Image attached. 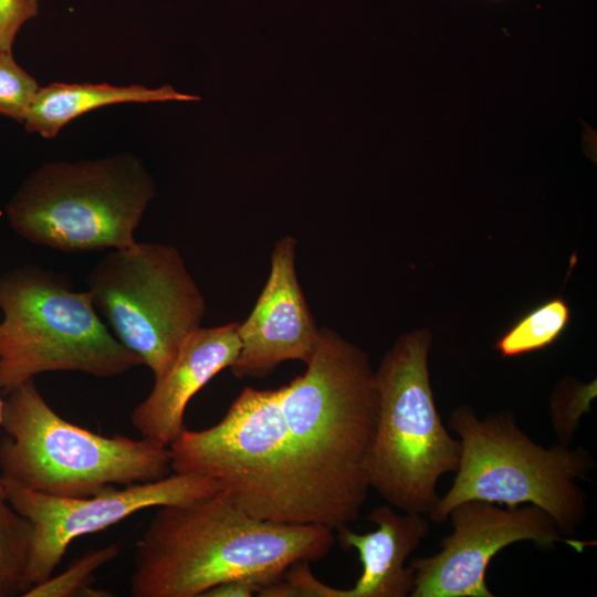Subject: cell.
<instances>
[{
    "label": "cell",
    "instance_id": "6da1fadb",
    "mask_svg": "<svg viewBox=\"0 0 597 597\" xmlns=\"http://www.w3.org/2000/svg\"><path fill=\"white\" fill-rule=\"evenodd\" d=\"M377 405L367 354L321 327L302 375L244 387L219 422L185 429L168 447L171 471L216 480L253 517L337 531L359 517L370 489Z\"/></svg>",
    "mask_w": 597,
    "mask_h": 597
},
{
    "label": "cell",
    "instance_id": "7a4b0ae2",
    "mask_svg": "<svg viewBox=\"0 0 597 597\" xmlns=\"http://www.w3.org/2000/svg\"><path fill=\"white\" fill-rule=\"evenodd\" d=\"M335 541V531L326 526L253 517L219 491L159 506L136 543L129 594L201 597L233 578L281 575L296 562L321 561Z\"/></svg>",
    "mask_w": 597,
    "mask_h": 597
},
{
    "label": "cell",
    "instance_id": "3957f363",
    "mask_svg": "<svg viewBox=\"0 0 597 597\" xmlns=\"http://www.w3.org/2000/svg\"><path fill=\"white\" fill-rule=\"evenodd\" d=\"M0 478L56 498H85L111 486L150 482L171 472L169 448L142 438L106 437L56 413L34 379L6 395Z\"/></svg>",
    "mask_w": 597,
    "mask_h": 597
},
{
    "label": "cell",
    "instance_id": "277c9868",
    "mask_svg": "<svg viewBox=\"0 0 597 597\" xmlns=\"http://www.w3.org/2000/svg\"><path fill=\"white\" fill-rule=\"evenodd\" d=\"M156 193L132 154L38 167L6 206L11 229L36 245L64 253L130 248Z\"/></svg>",
    "mask_w": 597,
    "mask_h": 597
},
{
    "label": "cell",
    "instance_id": "5b68a950",
    "mask_svg": "<svg viewBox=\"0 0 597 597\" xmlns=\"http://www.w3.org/2000/svg\"><path fill=\"white\" fill-rule=\"evenodd\" d=\"M448 425L459 437L461 457L451 488L429 514L432 522L444 523L455 505L470 500L531 504L551 515L565 536L575 534L586 514V495L576 480L595 467L586 449L536 443L511 410L479 418L470 406H459Z\"/></svg>",
    "mask_w": 597,
    "mask_h": 597
},
{
    "label": "cell",
    "instance_id": "8992f818",
    "mask_svg": "<svg viewBox=\"0 0 597 597\" xmlns=\"http://www.w3.org/2000/svg\"><path fill=\"white\" fill-rule=\"evenodd\" d=\"M0 392L48 371L107 378L142 365L102 321L88 290L23 265L0 274Z\"/></svg>",
    "mask_w": 597,
    "mask_h": 597
},
{
    "label": "cell",
    "instance_id": "52a82bcc",
    "mask_svg": "<svg viewBox=\"0 0 597 597\" xmlns=\"http://www.w3.org/2000/svg\"><path fill=\"white\" fill-rule=\"evenodd\" d=\"M432 334H402L374 371L377 419L366 469L370 489L387 504L429 515L439 479L455 472L461 443L437 410L428 366Z\"/></svg>",
    "mask_w": 597,
    "mask_h": 597
},
{
    "label": "cell",
    "instance_id": "ba28073f",
    "mask_svg": "<svg viewBox=\"0 0 597 597\" xmlns=\"http://www.w3.org/2000/svg\"><path fill=\"white\" fill-rule=\"evenodd\" d=\"M87 290L117 341L161 377L200 327L206 298L179 250L137 242L109 250L90 271Z\"/></svg>",
    "mask_w": 597,
    "mask_h": 597
},
{
    "label": "cell",
    "instance_id": "9c48e42d",
    "mask_svg": "<svg viewBox=\"0 0 597 597\" xmlns=\"http://www.w3.org/2000/svg\"><path fill=\"white\" fill-rule=\"evenodd\" d=\"M0 481L9 503L33 528L30 588L53 575L77 537L103 531L148 507L186 504L220 491L219 483L211 478L180 473L119 489L111 486L85 498H56L8 479Z\"/></svg>",
    "mask_w": 597,
    "mask_h": 597
},
{
    "label": "cell",
    "instance_id": "30bf717a",
    "mask_svg": "<svg viewBox=\"0 0 597 597\" xmlns=\"http://www.w3.org/2000/svg\"><path fill=\"white\" fill-rule=\"evenodd\" d=\"M448 520L453 531L442 538L441 549L410 561L415 572L411 597H494L486 570L506 546L530 541L538 548L552 549L564 542L580 552L584 545L565 540L552 516L531 504L503 509L470 500L455 505Z\"/></svg>",
    "mask_w": 597,
    "mask_h": 597
},
{
    "label": "cell",
    "instance_id": "8fae6325",
    "mask_svg": "<svg viewBox=\"0 0 597 597\" xmlns=\"http://www.w3.org/2000/svg\"><path fill=\"white\" fill-rule=\"evenodd\" d=\"M297 240L279 239L271 253L270 273L251 313L239 323L240 350L231 365L238 378L264 377L287 360H311L320 329L300 285Z\"/></svg>",
    "mask_w": 597,
    "mask_h": 597
},
{
    "label": "cell",
    "instance_id": "7c38bea8",
    "mask_svg": "<svg viewBox=\"0 0 597 597\" xmlns=\"http://www.w3.org/2000/svg\"><path fill=\"white\" fill-rule=\"evenodd\" d=\"M239 323L200 326L188 335L169 369L154 379L150 392L130 415L142 438L169 447L180 436L190 399L238 357Z\"/></svg>",
    "mask_w": 597,
    "mask_h": 597
},
{
    "label": "cell",
    "instance_id": "4fadbf2b",
    "mask_svg": "<svg viewBox=\"0 0 597 597\" xmlns=\"http://www.w3.org/2000/svg\"><path fill=\"white\" fill-rule=\"evenodd\" d=\"M368 520L377 525L373 532L359 534L348 525L337 530L344 549L358 552L363 572L349 589H339L338 597H406L415 586V572L406 562L429 533V523L418 513H398L384 504L374 509Z\"/></svg>",
    "mask_w": 597,
    "mask_h": 597
},
{
    "label": "cell",
    "instance_id": "5bb4252c",
    "mask_svg": "<svg viewBox=\"0 0 597 597\" xmlns=\"http://www.w3.org/2000/svg\"><path fill=\"white\" fill-rule=\"evenodd\" d=\"M167 101L199 97L177 92L170 85L150 88L140 84L55 82L39 87L22 124L29 133L52 139L70 122L91 111L114 104Z\"/></svg>",
    "mask_w": 597,
    "mask_h": 597
},
{
    "label": "cell",
    "instance_id": "9a60e30c",
    "mask_svg": "<svg viewBox=\"0 0 597 597\" xmlns=\"http://www.w3.org/2000/svg\"><path fill=\"white\" fill-rule=\"evenodd\" d=\"M32 536L30 521L9 503L0 486V597L23 596L30 588Z\"/></svg>",
    "mask_w": 597,
    "mask_h": 597
},
{
    "label": "cell",
    "instance_id": "2e32d148",
    "mask_svg": "<svg viewBox=\"0 0 597 597\" xmlns=\"http://www.w3.org/2000/svg\"><path fill=\"white\" fill-rule=\"evenodd\" d=\"M570 318L567 302L552 297L520 317L494 344L503 357H516L555 343Z\"/></svg>",
    "mask_w": 597,
    "mask_h": 597
},
{
    "label": "cell",
    "instance_id": "e0dca14e",
    "mask_svg": "<svg viewBox=\"0 0 597 597\" xmlns=\"http://www.w3.org/2000/svg\"><path fill=\"white\" fill-rule=\"evenodd\" d=\"M121 551L118 544L93 549L76 559L59 575L32 586L23 597H108L109 591L92 586L95 572L115 558Z\"/></svg>",
    "mask_w": 597,
    "mask_h": 597
},
{
    "label": "cell",
    "instance_id": "ac0fdd59",
    "mask_svg": "<svg viewBox=\"0 0 597 597\" xmlns=\"http://www.w3.org/2000/svg\"><path fill=\"white\" fill-rule=\"evenodd\" d=\"M596 397V380L584 384L565 378L555 387L551 398V420L558 443L569 446L579 425V419L589 411Z\"/></svg>",
    "mask_w": 597,
    "mask_h": 597
},
{
    "label": "cell",
    "instance_id": "d6986e66",
    "mask_svg": "<svg viewBox=\"0 0 597 597\" xmlns=\"http://www.w3.org/2000/svg\"><path fill=\"white\" fill-rule=\"evenodd\" d=\"M39 87L18 64L12 50H0V115L23 123Z\"/></svg>",
    "mask_w": 597,
    "mask_h": 597
},
{
    "label": "cell",
    "instance_id": "ffe728a7",
    "mask_svg": "<svg viewBox=\"0 0 597 597\" xmlns=\"http://www.w3.org/2000/svg\"><path fill=\"white\" fill-rule=\"evenodd\" d=\"M39 13V0H0V50H12L22 25Z\"/></svg>",
    "mask_w": 597,
    "mask_h": 597
},
{
    "label": "cell",
    "instance_id": "44dd1931",
    "mask_svg": "<svg viewBox=\"0 0 597 597\" xmlns=\"http://www.w3.org/2000/svg\"><path fill=\"white\" fill-rule=\"evenodd\" d=\"M282 575V574H281ZM281 575L255 574L242 576L221 583L202 594L201 597H251L269 583L277 579Z\"/></svg>",
    "mask_w": 597,
    "mask_h": 597
},
{
    "label": "cell",
    "instance_id": "7402d4cb",
    "mask_svg": "<svg viewBox=\"0 0 597 597\" xmlns=\"http://www.w3.org/2000/svg\"><path fill=\"white\" fill-rule=\"evenodd\" d=\"M2 408H3V399L0 397V422H1V416H2ZM0 486H2L1 481H0Z\"/></svg>",
    "mask_w": 597,
    "mask_h": 597
},
{
    "label": "cell",
    "instance_id": "603a6c76",
    "mask_svg": "<svg viewBox=\"0 0 597 597\" xmlns=\"http://www.w3.org/2000/svg\"><path fill=\"white\" fill-rule=\"evenodd\" d=\"M492 1H499V0H492Z\"/></svg>",
    "mask_w": 597,
    "mask_h": 597
}]
</instances>
